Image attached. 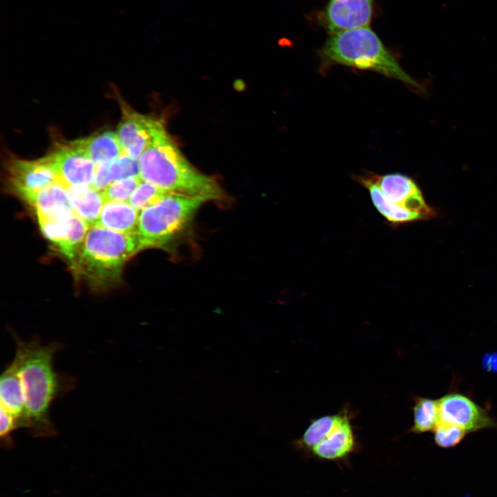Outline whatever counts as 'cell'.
Segmentation results:
<instances>
[{"instance_id": "obj_1", "label": "cell", "mask_w": 497, "mask_h": 497, "mask_svg": "<svg viewBox=\"0 0 497 497\" xmlns=\"http://www.w3.org/2000/svg\"><path fill=\"white\" fill-rule=\"evenodd\" d=\"M16 362L25 398L27 429L33 437H53L57 429L50 418L52 403L71 391L76 379L54 369L53 358L62 348L59 342L43 345L38 338L29 341L13 334Z\"/></svg>"}, {"instance_id": "obj_2", "label": "cell", "mask_w": 497, "mask_h": 497, "mask_svg": "<svg viewBox=\"0 0 497 497\" xmlns=\"http://www.w3.org/2000/svg\"><path fill=\"white\" fill-rule=\"evenodd\" d=\"M139 175L166 193L224 202L226 196L215 178L196 169L167 132L164 121L138 159Z\"/></svg>"}, {"instance_id": "obj_3", "label": "cell", "mask_w": 497, "mask_h": 497, "mask_svg": "<svg viewBox=\"0 0 497 497\" xmlns=\"http://www.w3.org/2000/svg\"><path fill=\"white\" fill-rule=\"evenodd\" d=\"M140 251L137 235L95 225L88 228L75 259L70 262L75 275L96 289L120 280L127 261Z\"/></svg>"}, {"instance_id": "obj_4", "label": "cell", "mask_w": 497, "mask_h": 497, "mask_svg": "<svg viewBox=\"0 0 497 497\" xmlns=\"http://www.w3.org/2000/svg\"><path fill=\"white\" fill-rule=\"evenodd\" d=\"M318 54L323 67L340 64L371 70L422 90L421 85L402 70L369 26L329 34Z\"/></svg>"}, {"instance_id": "obj_5", "label": "cell", "mask_w": 497, "mask_h": 497, "mask_svg": "<svg viewBox=\"0 0 497 497\" xmlns=\"http://www.w3.org/2000/svg\"><path fill=\"white\" fill-rule=\"evenodd\" d=\"M353 179L367 189L373 206L391 228L436 215L416 182L404 174L369 172Z\"/></svg>"}, {"instance_id": "obj_6", "label": "cell", "mask_w": 497, "mask_h": 497, "mask_svg": "<svg viewBox=\"0 0 497 497\" xmlns=\"http://www.w3.org/2000/svg\"><path fill=\"white\" fill-rule=\"evenodd\" d=\"M206 202L202 197L166 193L157 203L142 211L137 233L140 251L170 248L187 232Z\"/></svg>"}, {"instance_id": "obj_7", "label": "cell", "mask_w": 497, "mask_h": 497, "mask_svg": "<svg viewBox=\"0 0 497 497\" xmlns=\"http://www.w3.org/2000/svg\"><path fill=\"white\" fill-rule=\"evenodd\" d=\"M6 170L9 189L23 199L54 182H59L46 156L36 160L8 159Z\"/></svg>"}, {"instance_id": "obj_8", "label": "cell", "mask_w": 497, "mask_h": 497, "mask_svg": "<svg viewBox=\"0 0 497 497\" xmlns=\"http://www.w3.org/2000/svg\"><path fill=\"white\" fill-rule=\"evenodd\" d=\"M121 106L122 117L116 133L124 153L138 161L164 121L138 113L124 104Z\"/></svg>"}, {"instance_id": "obj_9", "label": "cell", "mask_w": 497, "mask_h": 497, "mask_svg": "<svg viewBox=\"0 0 497 497\" xmlns=\"http://www.w3.org/2000/svg\"><path fill=\"white\" fill-rule=\"evenodd\" d=\"M440 420L458 425L467 433L497 427L487 410L460 393H449L438 400Z\"/></svg>"}, {"instance_id": "obj_10", "label": "cell", "mask_w": 497, "mask_h": 497, "mask_svg": "<svg viewBox=\"0 0 497 497\" xmlns=\"http://www.w3.org/2000/svg\"><path fill=\"white\" fill-rule=\"evenodd\" d=\"M46 157L65 186L92 184L96 164L71 142L58 146Z\"/></svg>"}, {"instance_id": "obj_11", "label": "cell", "mask_w": 497, "mask_h": 497, "mask_svg": "<svg viewBox=\"0 0 497 497\" xmlns=\"http://www.w3.org/2000/svg\"><path fill=\"white\" fill-rule=\"evenodd\" d=\"M374 0H329L318 18L329 34L369 26Z\"/></svg>"}, {"instance_id": "obj_12", "label": "cell", "mask_w": 497, "mask_h": 497, "mask_svg": "<svg viewBox=\"0 0 497 497\" xmlns=\"http://www.w3.org/2000/svg\"><path fill=\"white\" fill-rule=\"evenodd\" d=\"M342 416L329 435L315 446L310 454L320 460L339 462L355 450L357 442L348 409L342 410Z\"/></svg>"}, {"instance_id": "obj_13", "label": "cell", "mask_w": 497, "mask_h": 497, "mask_svg": "<svg viewBox=\"0 0 497 497\" xmlns=\"http://www.w3.org/2000/svg\"><path fill=\"white\" fill-rule=\"evenodd\" d=\"M0 400L1 407L14 418L19 428L27 429L24 394L14 360L6 367L1 375Z\"/></svg>"}, {"instance_id": "obj_14", "label": "cell", "mask_w": 497, "mask_h": 497, "mask_svg": "<svg viewBox=\"0 0 497 497\" xmlns=\"http://www.w3.org/2000/svg\"><path fill=\"white\" fill-rule=\"evenodd\" d=\"M32 206L37 218H52L74 213L66 186L54 182L23 199Z\"/></svg>"}, {"instance_id": "obj_15", "label": "cell", "mask_w": 497, "mask_h": 497, "mask_svg": "<svg viewBox=\"0 0 497 497\" xmlns=\"http://www.w3.org/2000/svg\"><path fill=\"white\" fill-rule=\"evenodd\" d=\"M75 214L89 228L97 225L104 204L101 192L90 186H66Z\"/></svg>"}, {"instance_id": "obj_16", "label": "cell", "mask_w": 497, "mask_h": 497, "mask_svg": "<svg viewBox=\"0 0 497 497\" xmlns=\"http://www.w3.org/2000/svg\"><path fill=\"white\" fill-rule=\"evenodd\" d=\"M71 143L85 153L95 164L112 162L124 153L117 133L113 131H104Z\"/></svg>"}, {"instance_id": "obj_17", "label": "cell", "mask_w": 497, "mask_h": 497, "mask_svg": "<svg viewBox=\"0 0 497 497\" xmlns=\"http://www.w3.org/2000/svg\"><path fill=\"white\" fill-rule=\"evenodd\" d=\"M139 211L127 202H105L97 225L128 234H136Z\"/></svg>"}, {"instance_id": "obj_18", "label": "cell", "mask_w": 497, "mask_h": 497, "mask_svg": "<svg viewBox=\"0 0 497 497\" xmlns=\"http://www.w3.org/2000/svg\"><path fill=\"white\" fill-rule=\"evenodd\" d=\"M139 172L138 161L123 153L112 162L96 164L91 186L101 191L115 181L139 176Z\"/></svg>"}, {"instance_id": "obj_19", "label": "cell", "mask_w": 497, "mask_h": 497, "mask_svg": "<svg viewBox=\"0 0 497 497\" xmlns=\"http://www.w3.org/2000/svg\"><path fill=\"white\" fill-rule=\"evenodd\" d=\"M342 413L341 411L338 413L324 415L312 420L301 438L295 442L298 449L310 453L332 431Z\"/></svg>"}, {"instance_id": "obj_20", "label": "cell", "mask_w": 497, "mask_h": 497, "mask_svg": "<svg viewBox=\"0 0 497 497\" xmlns=\"http://www.w3.org/2000/svg\"><path fill=\"white\" fill-rule=\"evenodd\" d=\"M413 413V423L410 432L422 433L433 431L440 420L438 400L416 397Z\"/></svg>"}, {"instance_id": "obj_21", "label": "cell", "mask_w": 497, "mask_h": 497, "mask_svg": "<svg viewBox=\"0 0 497 497\" xmlns=\"http://www.w3.org/2000/svg\"><path fill=\"white\" fill-rule=\"evenodd\" d=\"M75 213L52 218H37L43 235L57 246L59 252L67 243Z\"/></svg>"}, {"instance_id": "obj_22", "label": "cell", "mask_w": 497, "mask_h": 497, "mask_svg": "<svg viewBox=\"0 0 497 497\" xmlns=\"http://www.w3.org/2000/svg\"><path fill=\"white\" fill-rule=\"evenodd\" d=\"M142 181L139 176H134L110 184L101 191L104 202L129 201L131 195Z\"/></svg>"}, {"instance_id": "obj_23", "label": "cell", "mask_w": 497, "mask_h": 497, "mask_svg": "<svg viewBox=\"0 0 497 497\" xmlns=\"http://www.w3.org/2000/svg\"><path fill=\"white\" fill-rule=\"evenodd\" d=\"M166 193L155 185L142 180L131 195L128 202L141 212L157 203Z\"/></svg>"}, {"instance_id": "obj_24", "label": "cell", "mask_w": 497, "mask_h": 497, "mask_svg": "<svg viewBox=\"0 0 497 497\" xmlns=\"http://www.w3.org/2000/svg\"><path fill=\"white\" fill-rule=\"evenodd\" d=\"M433 431L436 444L443 448L456 446L467 433L460 427L442 421L439 422Z\"/></svg>"}, {"instance_id": "obj_25", "label": "cell", "mask_w": 497, "mask_h": 497, "mask_svg": "<svg viewBox=\"0 0 497 497\" xmlns=\"http://www.w3.org/2000/svg\"><path fill=\"white\" fill-rule=\"evenodd\" d=\"M0 416V439L1 446L5 449H11L14 445L12 433L16 429H19V425L14 418L1 407Z\"/></svg>"}, {"instance_id": "obj_26", "label": "cell", "mask_w": 497, "mask_h": 497, "mask_svg": "<svg viewBox=\"0 0 497 497\" xmlns=\"http://www.w3.org/2000/svg\"><path fill=\"white\" fill-rule=\"evenodd\" d=\"M482 364L487 371L497 372V353L486 354Z\"/></svg>"}]
</instances>
